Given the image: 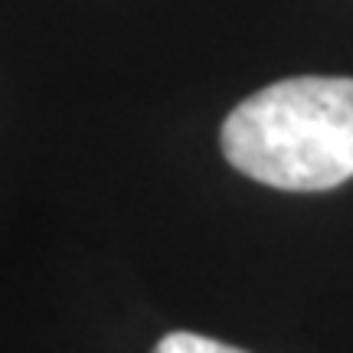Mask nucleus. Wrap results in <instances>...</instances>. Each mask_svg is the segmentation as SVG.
I'll list each match as a JSON object with an SVG mask.
<instances>
[{
    "instance_id": "2",
    "label": "nucleus",
    "mask_w": 353,
    "mask_h": 353,
    "mask_svg": "<svg viewBox=\"0 0 353 353\" xmlns=\"http://www.w3.org/2000/svg\"><path fill=\"white\" fill-rule=\"evenodd\" d=\"M154 353H245L239 347H229L223 341L203 337V334H190V330H174L164 341L154 347Z\"/></svg>"
},
{
    "instance_id": "1",
    "label": "nucleus",
    "mask_w": 353,
    "mask_h": 353,
    "mask_svg": "<svg viewBox=\"0 0 353 353\" xmlns=\"http://www.w3.org/2000/svg\"><path fill=\"white\" fill-rule=\"evenodd\" d=\"M226 161L259 183L294 193L353 176V79L298 76L262 88L219 131Z\"/></svg>"
}]
</instances>
